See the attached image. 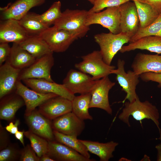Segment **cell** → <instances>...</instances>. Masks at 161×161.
Listing matches in <instances>:
<instances>
[{"mask_svg":"<svg viewBox=\"0 0 161 161\" xmlns=\"http://www.w3.org/2000/svg\"><path fill=\"white\" fill-rule=\"evenodd\" d=\"M53 53L36 59L35 61L28 67L22 70L19 80L28 79H42L53 82L50 75L52 68L54 64Z\"/></svg>","mask_w":161,"mask_h":161,"instance_id":"obj_9","label":"cell"},{"mask_svg":"<svg viewBox=\"0 0 161 161\" xmlns=\"http://www.w3.org/2000/svg\"><path fill=\"white\" fill-rule=\"evenodd\" d=\"M87 0L89 1L91 4L93 5L95 2V1L97 0Z\"/></svg>","mask_w":161,"mask_h":161,"instance_id":"obj_45","label":"cell"},{"mask_svg":"<svg viewBox=\"0 0 161 161\" xmlns=\"http://www.w3.org/2000/svg\"><path fill=\"white\" fill-rule=\"evenodd\" d=\"M133 0H131V1ZM136 0L148 4L158 13H161V0Z\"/></svg>","mask_w":161,"mask_h":161,"instance_id":"obj_40","label":"cell"},{"mask_svg":"<svg viewBox=\"0 0 161 161\" xmlns=\"http://www.w3.org/2000/svg\"><path fill=\"white\" fill-rule=\"evenodd\" d=\"M47 153L55 161H94L87 158L78 152L55 140L48 141Z\"/></svg>","mask_w":161,"mask_h":161,"instance_id":"obj_18","label":"cell"},{"mask_svg":"<svg viewBox=\"0 0 161 161\" xmlns=\"http://www.w3.org/2000/svg\"><path fill=\"white\" fill-rule=\"evenodd\" d=\"M29 130L48 141L55 140L51 120L35 109L28 116H25Z\"/></svg>","mask_w":161,"mask_h":161,"instance_id":"obj_15","label":"cell"},{"mask_svg":"<svg viewBox=\"0 0 161 161\" xmlns=\"http://www.w3.org/2000/svg\"><path fill=\"white\" fill-rule=\"evenodd\" d=\"M20 161H39L38 157L31 145L27 144L21 149Z\"/></svg>","mask_w":161,"mask_h":161,"instance_id":"obj_36","label":"cell"},{"mask_svg":"<svg viewBox=\"0 0 161 161\" xmlns=\"http://www.w3.org/2000/svg\"><path fill=\"white\" fill-rule=\"evenodd\" d=\"M136 49L146 50L158 54H161V37L148 36L142 37L126 46H123L120 51L123 53Z\"/></svg>","mask_w":161,"mask_h":161,"instance_id":"obj_23","label":"cell"},{"mask_svg":"<svg viewBox=\"0 0 161 161\" xmlns=\"http://www.w3.org/2000/svg\"><path fill=\"white\" fill-rule=\"evenodd\" d=\"M125 61L118 59L117 61V68L113 70L111 74L116 75V79L122 87V90L126 94L125 99L122 101L124 103L126 100L132 102L139 98L136 91V87L139 82L140 75L136 74L133 71L128 70L126 72L125 70Z\"/></svg>","mask_w":161,"mask_h":161,"instance_id":"obj_6","label":"cell"},{"mask_svg":"<svg viewBox=\"0 0 161 161\" xmlns=\"http://www.w3.org/2000/svg\"><path fill=\"white\" fill-rule=\"evenodd\" d=\"M132 36L122 32L114 34L111 32L95 35L94 38L99 45L104 61L111 65L112 59L123 45L129 42Z\"/></svg>","mask_w":161,"mask_h":161,"instance_id":"obj_3","label":"cell"},{"mask_svg":"<svg viewBox=\"0 0 161 161\" xmlns=\"http://www.w3.org/2000/svg\"><path fill=\"white\" fill-rule=\"evenodd\" d=\"M0 66L9 58L11 50L8 43H0Z\"/></svg>","mask_w":161,"mask_h":161,"instance_id":"obj_39","label":"cell"},{"mask_svg":"<svg viewBox=\"0 0 161 161\" xmlns=\"http://www.w3.org/2000/svg\"><path fill=\"white\" fill-rule=\"evenodd\" d=\"M115 84L108 76L96 80L91 92L89 108H100L112 115V111L109 103V94Z\"/></svg>","mask_w":161,"mask_h":161,"instance_id":"obj_8","label":"cell"},{"mask_svg":"<svg viewBox=\"0 0 161 161\" xmlns=\"http://www.w3.org/2000/svg\"><path fill=\"white\" fill-rule=\"evenodd\" d=\"M61 3L60 1L54 2L46 11L41 15L38 14L40 20L48 27L54 25L61 14Z\"/></svg>","mask_w":161,"mask_h":161,"instance_id":"obj_33","label":"cell"},{"mask_svg":"<svg viewBox=\"0 0 161 161\" xmlns=\"http://www.w3.org/2000/svg\"><path fill=\"white\" fill-rule=\"evenodd\" d=\"M29 36L19 21L8 19L1 21L0 43L13 42L19 44Z\"/></svg>","mask_w":161,"mask_h":161,"instance_id":"obj_16","label":"cell"},{"mask_svg":"<svg viewBox=\"0 0 161 161\" xmlns=\"http://www.w3.org/2000/svg\"><path fill=\"white\" fill-rule=\"evenodd\" d=\"M88 11L67 9L62 13L60 17L54 25L67 30L74 34L78 38L84 37L90 30L86 24Z\"/></svg>","mask_w":161,"mask_h":161,"instance_id":"obj_2","label":"cell"},{"mask_svg":"<svg viewBox=\"0 0 161 161\" xmlns=\"http://www.w3.org/2000/svg\"><path fill=\"white\" fill-rule=\"evenodd\" d=\"M120 14L119 6L106 8L105 10L88 14L86 21L88 26L99 24L114 34L120 32Z\"/></svg>","mask_w":161,"mask_h":161,"instance_id":"obj_7","label":"cell"},{"mask_svg":"<svg viewBox=\"0 0 161 161\" xmlns=\"http://www.w3.org/2000/svg\"><path fill=\"white\" fill-rule=\"evenodd\" d=\"M131 1L119 6L120 14L121 32L132 36L140 27V22L136 6Z\"/></svg>","mask_w":161,"mask_h":161,"instance_id":"obj_14","label":"cell"},{"mask_svg":"<svg viewBox=\"0 0 161 161\" xmlns=\"http://www.w3.org/2000/svg\"><path fill=\"white\" fill-rule=\"evenodd\" d=\"M36 60L18 44L13 43L10 56L7 61L13 67L22 70L30 66Z\"/></svg>","mask_w":161,"mask_h":161,"instance_id":"obj_24","label":"cell"},{"mask_svg":"<svg viewBox=\"0 0 161 161\" xmlns=\"http://www.w3.org/2000/svg\"><path fill=\"white\" fill-rule=\"evenodd\" d=\"M7 131L0 123V151L7 147L11 143Z\"/></svg>","mask_w":161,"mask_h":161,"instance_id":"obj_38","label":"cell"},{"mask_svg":"<svg viewBox=\"0 0 161 161\" xmlns=\"http://www.w3.org/2000/svg\"><path fill=\"white\" fill-rule=\"evenodd\" d=\"M155 36L161 37V13L157 18L147 27H140L136 33L131 38L129 43L145 36Z\"/></svg>","mask_w":161,"mask_h":161,"instance_id":"obj_31","label":"cell"},{"mask_svg":"<svg viewBox=\"0 0 161 161\" xmlns=\"http://www.w3.org/2000/svg\"><path fill=\"white\" fill-rule=\"evenodd\" d=\"M24 130L22 131L18 130L14 134L16 138L24 146H25L24 140Z\"/></svg>","mask_w":161,"mask_h":161,"instance_id":"obj_42","label":"cell"},{"mask_svg":"<svg viewBox=\"0 0 161 161\" xmlns=\"http://www.w3.org/2000/svg\"><path fill=\"white\" fill-rule=\"evenodd\" d=\"M53 130L63 134L77 137L85 128V123L72 112L65 114L52 122Z\"/></svg>","mask_w":161,"mask_h":161,"instance_id":"obj_11","label":"cell"},{"mask_svg":"<svg viewBox=\"0 0 161 161\" xmlns=\"http://www.w3.org/2000/svg\"><path fill=\"white\" fill-rule=\"evenodd\" d=\"M81 58L82 61L75 64V67L79 71L91 75L95 80L108 76L116 68L104 61L100 51H94Z\"/></svg>","mask_w":161,"mask_h":161,"instance_id":"obj_4","label":"cell"},{"mask_svg":"<svg viewBox=\"0 0 161 161\" xmlns=\"http://www.w3.org/2000/svg\"><path fill=\"white\" fill-rule=\"evenodd\" d=\"M39 36L53 52L65 51L75 40L78 39L73 33L54 25L48 28Z\"/></svg>","mask_w":161,"mask_h":161,"instance_id":"obj_5","label":"cell"},{"mask_svg":"<svg viewBox=\"0 0 161 161\" xmlns=\"http://www.w3.org/2000/svg\"><path fill=\"white\" fill-rule=\"evenodd\" d=\"M95 81L88 74L72 69L68 72L62 84L74 95H82L91 92Z\"/></svg>","mask_w":161,"mask_h":161,"instance_id":"obj_10","label":"cell"},{"mask_svg":"<svg viewBox=\"0 0 161 161\" xmlns=\"http://www.w3.org/2000/svg\"><path fill=\"white\" fill-rule=\"evenodd\" d=\"M140 77L143 81L145 82L152 81L157 82L158 83L157 87L161 88V73L146 72L140 74Z\"/></svg>","mask_w":161,"mask_h":161,"instance_id":"obj_37","label":"cell"},{"mask_svg":"<svg viewBox=\"0 0 161 161\" xmlns=\"http://www.w3.org/2000/svg\"><path fill=\"white\" fill-rule=\"evenodd\" d=\"M55 140L76 151L85 157L90 158L86 146L77 137L63 134L53 130Z\"/></svg>","mask_w":161,"mask_h":161,"instance_id":"obj_29","label":"cell"},{"mask_svg":"<svg viewBox=\"0 0 161 161\" xmlns=\"http://www.w3.org/2000/svg\"><path fill=\"white\" fill-rule=\"evenodd\" d=\"M27 86L43 93H52L72 101L75 95L63 84H59L42 79H28L22 80Z\"/></svg>","mask_w":161,"mask_h":161,"instance_id":"obj_17","label":"cell"},{"mask_svg":"<svg viewBox=\"0 0 161 161\" xmlns=\"http://www.w3.org/2000/svg\"><path fill=\"white\" fill-rule=\"evenodd\" d=\"M0 119L11 121L13 119L17 111L25 105L23 98L15 92L0 99Z\"/></svg>","mask_w":161,"mask_h":161,"instance_id":"obj_22","label":"cell"},{"mask_svg":"<svg viewBox=\"0 0 161 161\" xmlns=\"http://www.w3.org/2000/svg\"><path fill=\"white\" fill-rule=\"evenodd\" d=\"M155 148L157 151V160L161 161V143L157 145Z\"/></svg>","mask_w":161,"mask_h":161,"instance_id":"obj_44","label":"cell"},{"mask_svg":"<svg viewBox=\"0 0 161 161\" xmlns=\"http://www.w3.org/2000/svg\"><path fill=\"white\" fill-rule=\"evenodd\" d=\"M20 124L19 120H17L14 123L10 122L9 124L6 126L5 128L7 132L11 134H15L18 131V127Z\"/></svg>","mask_w":161,"mask_h":161,"instance_id":"obj_41","label":"cell"},{"mask_svg":"<svg viewBox=\"0 0 161 161\" xmlns=\"http://www.w3.org/2000/svg\"><path fill=\"white\" fill-rule=\"evenodd\" d=\"M21 150L17 143H10L0 151V161L19 160Z\"/></svg>","mask_w":161,"mask_h":161,"instance_id":"obj_34","label":"cell"},{"mask_svg":"<svg viewBox=\"0 0 161 161\" xmlns=\"http://www.w3.org/2000/svg\"><path fill=\"white\" fill-rule=\"evenodd\" d=\"M134 73L139 75L146 72L161 73V55L141 53L135 56L131 65Z\"/></svg>","mask_w":161,"mask_h":161,"instance_id":"obj_20","label":"cell"},{"mask_svg":"<svg viewBox=\"0 0 161 161\" xmlns=\"http://www.w3.org/2000/svg\"><path fill=\"white\" fill-rule=\"evenodd\" d=\"M24 134L29 140L31 147L38 157L47 153L48 141L29 130L24 131Z\"/></svg>","mask_w":161,"mask_h":161,"instance_id":"obj_32","label":"cell"},{"mask_svg":"<svg viewBox=\"0 0 161 161\" xmlns=\"http://www.w3.org/2000/svg\"><path fill=\"white\" fill-rule=\"evenodd\" d=\"M15 92L23 99L26 106L25 116L30 115L37 107L49 99L58 96L52 93H43L39 92L23 84L21 80L18 82Z\"/></svg>","mask_w":161,"mask_h":161,"instance_id":"obj_12","label":"cell"},{"mask_svg":"<svg viewBox=\"0 0 161 161\" xmlns=\"http://www.w3.org/2000/svg\"><path fill=\"white\" fill-rule=\"evenodd\" d=\"M80 140L86 146L89 151L98 156L100 161H108L113 157V152L118 143L111 141L106 143L91 140Z\"/></svg>","mask_w":161,"mask_h":161,"instance_id":"obj_25","label":"cell"},{"mask_svg":"<svg viewBox=\"0 0 161 161\" xmlns=\"http://www.w3.org/2000/svg\"><path fill=\"white\" fill-rule=\"evenodd\" d=\"M21 70L12 66L6 61L0 66V99L15 92Z\"/></svg>","mask_w":161,"mask_h":161,"instance_id":"obj_19","label":"cell"},{"mask_svg":"<svg viewBox=\"0 0 161 161\" xmlns=\"http://www.w3.org/2000/svg\"><path fill=\"white\" fill-rule=\"evenodd\" d=\"M18 44L36 59L53 53L46 42L39 36H29Z\"/></svg>","mask_w":161,"mask_h":161,"instance_id":"obj_26","label":"cell"},{"mask_svg":"<svg viewBox=\"0 0 161 161\" xmlns=\"http://www.w3.org/2000/svg\"><path fill=\"white\" fill-rule=\"evenodd\" d=\"M124 103V107L118 116L120 120L129 127L130 125L129 120L130 116L136 120L140 121L146 119H151L158 128L161 137L159 126L160 114L155 105L147 100L141 101L139 98L132 102H126Z\"/></svg>","mask_w":161,"mask_h":161,"instance_id":"obj_1","label":"cell"},{"mask_svg":"<svg viewBox=\"0 0 161 161\" xmlns=\"http://www.w3.org/2000/svg\"><path fill=\"white\" fill-rule=\"evenodd\" d=\"M130 1L131 0H97L88 11V14L100 12L105 8L119 6Z\"/></svg>","mask_w":161,"mask_h":161,"instance_id":"obj_35","label":"cell"},{"mask_svg":"<svg viewBox=\"0 0 161 161\" xmlns=\"http://www.w3.org/2000/svg\"><path fill=\"white\" fill-rule=\"evenodd\" d=\"M39 161H55L47 154L39 157Z\"/></svg>","mask_w":161,"mask_h":161,"instance_id":"obj_43","label":"cell"},{"mask_svg":"<svg viewBox=\"0 0 161 161\" xmlns=\"http://www.w3.org/2000/svg\"><path fill=\"white\" fill-rule=\"evenodd\" d=\"M137 9L140 22V27H145L152 23L160 13L147 4L133 0Z\"/></svg>","mask_w":161,"mask_h":161,"instance_id":"obj_30","label":"cell"},{"mask_svg":"<svg viewBox=\"0 0 161 161\" xmlns=\"http://www.w3.org/2000/svg\"><path fill=\"white\" fill-rule=\"evenodd\" d=\"M19 21L29 36H39L48 28L40 20L38 14L34 13L28 12Z\"/></svg>","mask_w":161,"mask_h":161,"instance_id":"obj_27","label":"cell"},{"mask_svg":"<svg viewBox=\"0 0 161 161\" xmlns=\"http://www.w3.org/2000/svg\"><path fill=\"white\" fill-rule=\"evenodd\" d=\"M91 97V93L75 96L72 101V112L80 119L92 120L89 112Z\"/></svg>","mask_w":161,"mask_h":161,"instance_id":"obj_28","label":"cell"},{"mask_svg":"<svg viewBox=\"0 0 161 161\" xmlns=\"http://www.w3.org/2000/svg\"><path fill=\"white\" fill-rule=\"evenodd\" d=\"M46 0H17L7 6L1 15L2 20L13 19L19 21L32 7L44 4Z\"/></svg>","mask_w":161,"mask_h":161,"instance_id":"obj_21","label":"cell"},{"mask_svg":"<svg viewBox=\"0 0 161 161\" xmlns=\"http://www.w3.org/2000/svg\"><path fill=\"white\" fill-rule=\"evenodd\" d=\"M38 110L45 117L53 120L72 111V101L58 96L44 102Z\"/></svg>","mask_w":161,"mask_h":161,"instance_id":"obj_13","label":"cell"}]
</instances>
